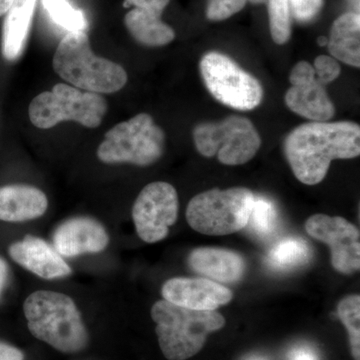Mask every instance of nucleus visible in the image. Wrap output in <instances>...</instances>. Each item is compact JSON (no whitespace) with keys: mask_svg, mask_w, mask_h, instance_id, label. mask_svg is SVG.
<instances>
[{"mask_svg":"<svg viewBox=\"0 0 360 360\" xmlns=\"http://www.w3.org/2000/svg\"><path fill=\"white\" fill-rule=\"evenodd\" d=\"M198 153L205 158L217 155L225 165H241L252 160L262 146L255 125L243 116L231 115L219 122H202L193 129Z\"/></svg>","mask_w":360,"mask_h":360,"instance_id":"nucleus-8","label":"nucleus"},{"mask_svg":"<svg viewBox=\"0 0 360 360\" xmlns=\"http://www.w3.org/2000/svg\"><path fill=\"white\" fill-rule=\"evenodd\" d=\"M37 0H13L6 11L2 27L1 51L4 58L16 60L27 40Z\"/></svg>","mask_w":360,"mask_h":360,"instance_id":"nucleus-18","label":"nucleus"},{"mask_svg":"<svg viewBox=\"0 0 360 360\" xmlns=\"http://www.w3.org/2000/svg\"><path fill=\"white\" fill-rule=\"evenodd\" d=\"M255 195L245 187L210 189L194 196L186 208V220L205 236H227L248 225Z\"/></svg>","mask_w":360,"mask_h":360,"instance_id":"nucleus-5","label":"nucleus"},{"mask_svg":"<svg viewBox=\"0 0 360 360\" xmlns=\"http://www.w3.org/2000/svg\"><path fill=\"white\" fill-rule=\"evenodd\" d=\"M16 264L44 279L60 278L72 274L70 265L44 239L27 236L8 250Z\"/></svg>","mask_w":360,"mask_h":360,"instance_id":"nucleus-14","label":"nucleus"},{"mask_svg":"<svg viewBox=\"0 0 360 360\" xmlns=\"http://www.w3.org/2000/svg\"><path fill=\"white\" fill-rule=\"evenodd\" d=\"M179 195L167 182L148 184L132 207V219L139 238L148 243L163 240L179 217Z\"/></svg>","mask_w":360,"mask_h":360,"instance_id":"nucleus-10","label":"nucleus"},{"mask_svg":"<svg viewBox=\"0 0 360 360\" xmlns=\"http://www.w3.org/2000/svg\"><path fill=\"white\" fill-rule=\"evenodd\" d=\"M165 144V131L148 113H139L106 132L97 149V158L108 165L148 167L162 156Z\"/></svg>","mask_w":360,"mask_h":360,"instance_id":"nucleus-7","label":"nucleus"},{"mask_svg":"<svg viewBox=\"0 0 360 360\" xmlns=\"http://www.w3.org/2000/svg\"><path fill=\"white\" fill-rule=\"evenodd\" d=\"M52 65L72 86L98 94L120 91L129 78L122 66L94 53L85 32H68L61 39Z\"/></svg>","mask_w":360,"mask_h":360,"instance_id":"nucleus-4","label":"nucleus"},{"mask_svg":"<svg viewBox=\"0 0 360 360\" xmlns=\"http://www.w3.org/2000/svg\"><path fill=\"white\" fill-rule=\"evenodd\" d=\"M13 0H0V16L4 15L8 11Z\"/></svg>","mask_w":360,"mask_h":360,"instance_id":"nucleus-34","label":"nucleus"},{"mask_svg":"<svg viewBox=\"0 0 360 360\" xmlns=\"http://www.w3.org/2000/svg\"><path fill=\"white\" fill-rule=\"evenodd\" d=\"M290 360H319L316 354L307 348H298L291 354Z\"/></svg>","mask_w":360,"mask_h":360,"instance_id":"nucleus-32","label":"nucleus"},{"mask_svg":"<svg viewBox=\"0 0 360 360\" xmlns=\"http://www.w3.org/2000/svg\"><path fill=\"white\" fill-rule=\"evenodd\" d=\"M42 4L52 21L68 32L86 30L87 20L84 11L72 7L68 0H42Z\"/></svg>","mask_w":360,"mask_h":360,"instance_id":"nucleus-22","label":"nucleus"},{"mask_svg":"<svg viewBox=\"0 0 360 360\" xmlns=\"http://www.w3.org/2000/svg\"><path fill=\"white\" fill-rule=\"evenodd\" d=\"M338 314L347 328L350 350L354 360H360V296L348 295L340 300Z\"/></svg>","mask_w":360,"mask_h":360,"instance_id":"nucleus-23","label":"nucleus"},{"mask_svg":"<svg viewBox=\"0 0 360 360\" xmlns=\"http://www.w3.org/2000/svg\"><path fill=\"white\" fill-rule=\"evenodd\" d=\"M163 300L194 310H215L227 304L233 292L226 286L198 277H174L163 284Z\"/></svg>","mask_w":360,"mask_h":360,"instance_id":"nucleus-12","label":"nucleus"},{"mask_svg":"<svg viewBox=\"0 0 360 360\" xmlns=\"http://www.w3.org/2000/svg\"><path fill=\"white\" fill-rule=\"evenodd\" d=\"M188 264L196 274L222 283H236L245 276V260L233 250L198 248L191 251Z\"/></svg>","mask_w":360,"mask_h":360,"instance_id":"nucleus-15","label":"nucleus"},{"mask_svg":"<svg viewBox=\"0 0 360 360\" xmlns=\"http://www.w3.org/2000/svg\"><path fill=\"white\" fill-rule=\"evenodd\" d=\"M284 155L296 179L315 186L328 174L331 161L360 155V127L352 122H307L284 141Z\"/></svg>","mask_w":360,"mask_h":360,"instance_id":"nucleus-1","label":"nucleus"},{"mask_svg":"<svg viewBox=\"0 0 360 360\" xmlns=\"http://www.w3.org/2000/svg\"><path fill=\"white\" fill-rule=\"evenodd\" d=\"M312 257L311 248L307 240L300 238L281 239L267 255V264L272 269L288 270L307 264Z\"/></svg>","mask_w":360,"mask_h":360,"instance_id":"nucleus-21","label":"nucleus"},{"mask_svg":"<svg viewBox=\"0 0 360 360\" xmlns=\"http://www.w3.org/2000/svg\"><path fill=\"white\" fill-rule=\"evenodd\" d=\"M161 15L162 14L134 7L125 15V26L139 44L146 46H163L174 41L175 32L161 20Z\"/></svg>","mask_w":360,"mask_h":360,"instance_id":"nucleus-20","label":"nucleus"},{"mask_svg":"<svg viewBox=\"0 0 360 360\" xmlns=\"http://www.w3.org/2000/svg\"><path fill=\"white\" fill-rule=\"evenodd\" d=\"M23 311L32 335L59 352L77 354L89 345L82 315L70 296L35 291L26 298Z\"/></svg>","mask_w":360,"mask_h":360,"instance_id":"nucleus-2","label":"nucleus"},{"mask_svg":"<svg viewBox=\"0 0 360 360\" xmlns=\"http://www.w3.org/2000/svg\"><path fill=\"white\" fill-rule=\"evenodd\" d=\"M7 279H8V266L6 262L0 257V296L6 288Z\"/></svg>","mask_w":360,"mask_h":360,"instance_id":"nucleus-33","label":"nucleus"},{"mask_svg":"<svg viewBox=\"0 0 360 360\" xmlns=\"http://www.w3.org/2000/svg\"><path fill=\"white\" fill-rule=\"evenodd\" d=\"M108 112L101 94L84 91L70 84L54 85L32 99L28 108L30 122L40 129H49L63 122H75L96 129Z\"/></svg>","mask_w":360,"mask_h":360,"instance_id":"nucleus-6","label":"nucleus"},{"mask_svg":"<svg viewBox=\"0 0 360 360\" xmlns=\"http://www.w3.org/2000/svg\"><path fill=\"white\" fill-rule=\"evenodd\" d=\"M285 103L296 115L311 122H328L335 115L333 101L323 85L316 80L305 84L291 85L285 94Z\"/></svg>","mask_w":360,"mask_h":360,"instance_id":"nucleus-17","label":"nucleus"},{"mask_svg":"<svg viewBox=\"0 0 360 360\" xmlns=\"http://www.w3.org/2000/svg\"><path fill=\"white\" fill-rule=\"evenodd\" d=\"M269 28L272 39L277 44H284L291 35V13L288 0H269Z\"/></svg>","mask_w":360,"mask_h":360,"instance_id":"nucleus-25","label":"nucleus"},{"mask_svg":"<svg viewBox=\"0 0 360 360\" xmlns=\"http://www.w3.org/2000/svg\"><path fill=\"white\" fill-rule=\"evenodd\" d=\"M309 236L329 246L331 264L336 271L352 274L360 269V232L340 217L314 214L305 222Z\"/></svg>","mask_w":360,"mask_h":360,"instance_id":"nucleus-11","label":"nucleus"},{"mask_svg":"<svg viewBox=\"0 0 360 360\" xmlns=\"http://www.w3.org/2000/svg\"><path fill=\"white\" fill-rule=\"evenodd\" d=\"M328 39L326 37H319V40H317V44L321 45V46H324V45H328Z\"/></svg>","mask_w":360,"mask_h":360,"instance_id":"nucleus-35","label":"nucleus"},{"mask_svg":"<svg viewBox=\"0 0 360 360\" xmlns=\"http://www.w3.org/2000/svg\"><path fill=\"white\" fill-rule=\"evenodd\" d=\"M161 352L168 360H186L205 347L210 333L224 328L226 321L215 310H194L167 300L151 309Z\"/></svg>","mask_w":360,"mask_h":360,"instance_id":"nucleus-3","label":"nucleus"},{"mask_svg":"<svg viewBox=\"0 0 360 360\" xmlns=\"http://www.w3.org/2000/svg\"><path fill=\"white\" fill-rule=\"evenodd\" d=\"M200 72L210 94L224 105L246 111L262 103L264 89L260 82L225 54L205 53L201 58Z\"/></svg>","mask_w":360,"mask_h":360,"instance_id":"nucleus-9","label":"nucleus"},{"mask_svg":"<svg viewBox=\"0 0 360 360\" xmlns=\"http://www.w3.org/2000/svg\"><path fill=\"white\" fill-rule=\"evenodd\" d=\"M248 0H208L206 16L208 20L221 21L239 13Z\"/></svg>","mask_w":360,"mask_h":360,"instance_id":"nucleus-26","label":"nucleus"},{"mask_svg":"<svg viewBox=\"0 0 360 360\" xmlns=\"http://www.w3.org/2000/svg\"><path fill=\"white\" fill-rule=\"evenodd\" d=\"M250 231L259 238H269L277 227V212L271 200L255 195L248 225Z\"/></svg>","mask_w":360,"mask_h":360,"instance_id":"nucleus-24","label":"nucleus"},{"mask_svg":"<svg viewBox=\"0 0 360 360\" xmlns=\"http://www.w3.org/2000/svg\"><path fill=\"white\" fill-rule=\"evenodd\" d=\"M328 51L336 60L359 68L360 66V16L342 14L333 22L328 39Z\"/></svg>","mask_w":360,"mask_h":360,"instance_id":"nucleus-19","label":"nucleus"},{"mask_svg":"<svg viewBox=\"0 0 360 360\" xmlns=\"http://www.w3.org/2000/svg\"><path fill=\"white\" fill-rule=\"evenodd\" d=\"M290 80L291 85L305 84L316 80L314 66L307 61H300L291 70Z\"/></svg>","mask_w":360,"mask_h":360,"instance_id":"nucleus-29","label":"nucleus"},{"mask_svg":"<svg viewBox=\"0 0 360 360\" xmlns=\"http://www.w3.org/2000/svg\"><path fill=\"white\" fill-rule=\"evenodd\" d=\"M25 355L18 348L0 343V360H23Z\"/></svg>","mask_w":360,"mask_h":360,"instance_id":"nucleus-31","label":"nucleus"},{"mask_svg":"<svg viewBox=\"0 0 360 360\" xmlns=\"http://www.w3.org/2000/svg\"><path fill=\"white\" fill-rule=\"evenodd\" d=\"M170 0H124L123 7H135V8L144 9V11H153V13L162 14L167 8Z\"/></svg>","mask_w":360,"mask_h":360,"instance_id":"nucleus-30","label":"nucleus"},{"mask_svg":"<svg viewBox=\"0 0 360 360\" xmlns=\"http://www.w3.org/2000/svg\"><path fill=\"white\" fill-rule=\"evenodd\" d=\"M110 243L101 222L89 217H75L59 225L53 234V245L61 257H75L84 253H97Z\"/></svg>","mask_w":360,"mask_h":360,"instance_id":"nucleus-13","label":"nucleus"},{"mask_svg":"<svg viewBox=\"0 0 360 360\" xmlns=\"http://www.w3.org/2000/svg\"><path fill=\"white\" fill-rule=\"evenodd\" d=\"M315 79L321 85L330 84L340 77L341 68L340 63L333 56H319L315 58Z\"/></svg>","mask_w":360,"mask_h":360,"instance_id":"nucleus-27","label":"nucleus"},{"mask_svg":"<svg viewBox=\"0 0 360 360\" xmlns=\"http://www.w3.org/2000/svg\"><path fill=\"white\" fill-rule=\"evenodd\" d=\"M250 2H252V4H267L269 2V0H250Z\"/></svg>","mask_w":360,"mask_h":360,"instance_id":"nucleus-36","label":"nucleus"},{"mask_svg":"<svg viewBox=\"0 0 360 360\" xmlns=\"http://www.w3.org/2000/svg\"><path fill=\"white\" fill-rule=\"evenodd\" d=\"M352 4H354L355 8H357V11H359V0H350Z\"/></svg>","mask_w":360,"mask_h":360,"instance_id":"nucleus-37","label":"nucleus"},{"mask_svg":"<svg viewBox=\"0 0 360 360\" xmlns=\"http://www.w3.org/2000/svg\"><path fill=\"white\" fill-rule=\"evenodd\" d=\"M49 207L44 191L34 186L14 184L0 187V220L22 222L39 219Z\"/></svg>","mask_w":360,"mask_h":360,"instance_id":"nucleus-16","label":"nucleus"},{"mask_svg":"<svg viewBox=\"0 0 360 360\" xmlns=\"http://www.w3.org/2000/svg\"><path fill=\"white\" fill-rule=\"evenodd\" d=\"M290 13L300 22H309L316 18L323 7V0H288Z\"/></svg>","mask_w":360,"mask_h":360,"instance_id":"nucleus-28","label":"nucleus"}]
</instances>
